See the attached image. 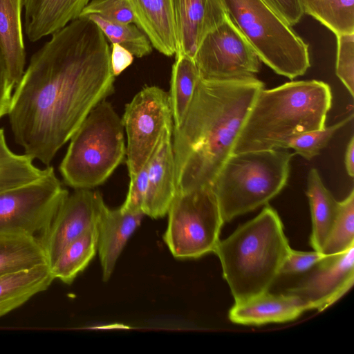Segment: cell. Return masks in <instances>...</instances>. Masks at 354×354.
Masks as SVG:
<instances>
[{
	"label": "cell",
	"mask_w": 354,
	"mask_h": 354,
	"mask_svg": "<svg viewBox=\"0 0 354 354\" xmlns=\"http://www.w3.org/2000/svg\"><path fill=\"white\" fill-rule=\"evenodd\" d=\"M111 50L99 26L78 17L30 57L8 113L15 142L46 167L90 111L113 93Z\"/></svg>",
	"instance_id": "obj_1"
},
{
	"label": "cell",
	"mask_w": 354,
	"mask_h": 354,
	"mask_svg": "<svg viewBox=\"0 0 354 354\" xmlns=\"http://www.w3.org/2000/svg\"><path fill=\"white\" fill-rule=\"evenodd\" d=\"M264 84L256 77L232 81L199 78L180 125L173 127L176 192L211 186L233 149Z\"/></svg>",
	"instance_id": "obj_2"
},
{
	"label": "cell",
	"mask_w": 354,
	"mask_h": 354,
	"mask_svg": "<svg viewBox=\"0 0 354 354\" xmlns=\"http://www.w3.org/2000/svg\"><path fill=\"white\" fill-rule=\"evenodd\" d=\"M332 98L330 86L315 80L262 88L251 106L233 153L286 149L291 138L324 128Z\"/></svg>",
	"instance_id": "obj_3"
},
{
	"label": "cell",
	"mask_w": 354,
	"mask_h": 354,
	"mask_svg": "<svg viewBox=\"0 0 354 354\" xmlns=\"http://www.w3.org/2000/svg\"><path fill=\"white\" fill-rule=\"evenodd\" d=\"M290 249L279 214L268 204L220 240L214 252L235 303L268 291Z\"/></svg>",
	"instance_id": "obj_4"
},
{
	"label": "cell",
	"mask_w": 354,
	"mask_h": 354,
	"mask_svg": "<svg viewBox=\"0 0 354 354\" xmlns=\"http://www.w3.org/2000/svg\"><path fill=\"white\" fill-rule=\"evenodd\" d=\"M295 154L286 149L232 153L212 184L223 222L276 196L287 183Z\"/></svg>",
	"instance_id": "obj_5"
},
{
	"label": "cell",
	"mask_w": 354,
	"mask_h": 354,
	"mask_svg": "<svg viewBox=\"0 0 354 354\" xmlns=\"http://www.w3.org/2000/svg\"><path fill=\"white\" fill-rule=\"evenodd\" d=\"M70 140L59 171L65 183L77 189L103 183L126 156L122 120L105 100L90 111Z\"/></svg>",
	"instance_id": "obj_6"
},
{
	"label": "cell",
	"mask_w": 354,
	"mask_h": 354,
	"mask_svg": "<svg viewBox=\"0 0 354 354\" xmlns=\"http://www.w3.org/2000/svg\"><path fill=\"white\" fill-rule=\"evenodd\" d=\"M228 17L276 73L293 80L310 66L308 45L263 0H221Z\"/></svg>",
	"instance_id": "obj_7"
},
{
	"label": "cell",
	"mask_w": 354,
	"mask_h": 354,
	"mask_svg": "<svg viewBox=\"0 0 354 354\" xmlns=\"http://www.w3.org/2000/svg\"><path fill=\"white\" fill-rule=\"evenodd\" d=\"M163 240L172 255L196 259L214 252L224 223L211 186L176 192Z\"/></svg>",
	"instance_id": "obj_8"
},
{
	"label": "cell",
	"mask_w": 354,
	"mask_h": 354,
	"mask_svg": "<svg viewBox=\"0 0 354 354\" xmlns=\"http://www.w3.org/2000/svg\"><path fill=\"white\" fill-rule=\"evenodd\" d=\"M50 166L41 178L0 192V234L33 236L41 242L68 195Z\"/></svg>",
	"instance_id": "obj_9"
},
{
	"label": "cell",
	"mask_w": 354,
	"mask_h": 354,
	"mask_svg": "<svg viewBox=\"0 0 354 354\" xmlns=\"http://www.w3.org/2000/svg\"><path fill=\"white\" fill-rule=\"evenodd\" d=\"M122 120L127 137V164L131 178L149 162L165 131L173 126L169 94L158 86L145 87L126 105Z\"/></svg>",
	"instance_id": "obj_10"
},
{
	"label": "cell",
	"mask_w": 354,
	"mask_h": 354,
	"mask_svg": "<svg viewBox=\"0 0 354 354\" xmlns=\"http://www.w3.org/2000/svg\"><path fill=\"white\" fill-rule=\"evenodd\" d=\"M194 60L200 77L211 81L255 77L261 62L253 47L228 15L205 36Z\"/></svg>",
	"instance_id": "obj_11"
},
{
	"label": "cell",
	"mask_w": 354,
	"mask_h": 354,
	"mask_svg": "<svg viewBox=\"0 0 354 354\" xmlns=\"http://www.w3.org/2000/svg\"><path fill=\"white\" fill-rule=\"evenodd\" d=\"M354 282V245L327 256L288 292L299 297L308 310L322 311L343 297Z\"/></svg>",
	"instance_id": "obj_12"
},
{
	"label": "cell",
	"mask_w": 354,
	"mask_h": 354,
	"mask_svg": "<svg viewBox=\"0 0 354 354\" xmlns=\"http://www.w3.org/2000/svg\"><path fill=\"white\" fill-rule=\"evenodd\" d=\"M103 202L100 192L88 189L68 195L41 241L50 266L67 245L96 226Z\"/></svg>",
	"instance_id": "obj_13"
},
{
	"label": "cell",
	"mask_w": 354,
	"mask_h": 354,
	"mask_svg": "<svg viewBox=\"0 0 354 354\" xmlns=\"http://www.w3.org/2000/svg\"><path fill=\"white\" fill-rule=\"evenodd\" d=\"M177 50L175 57L194 59L205 36L227 17L221 0H173Z\"/></svg>",
	"instance_id": "obj_14"
},
{
	"label": "cell",
	"mask_w": 354,
	"mask_h": 354,
	"mask_svg": "<svg viewBox=\"0 0 354 354\" xmlns=\"http://www.w3.org/2000/svg\"><path fill=\"white\" fill-rule=\"evenodd\" d=\"M173 126L164 132L149 161L147 189L143 213L151 218L165 216L176 193L171 141Z\"/></svg>",
	"instance_id": "obj_15"
},
{
	"label": "cell",
	"mask_w": 354,
	"mask_h": 354,
	"mask_svg": "<svg viewBox=\"0 0 354 354\" xmlns=\"http://www.w3.org/2000/svg\"><path fill=\"white\" fill-rule=\"evenodd\" d=\"M144 215L142 212L124 211L120 207L110 209L104 202L102 203L96 229L104 281L110 279L122 251Z\"/></svg>",
	"instance_id": "obj_16"
},
{
	"label": "cell",
	"mask_w": 354,
	"mask_h": 354,
	"mask_svg": "<svg viewBox=\"0 0 354 354\" xmlns=\"http://www.w3.org/2000/svg\"><path fill=\"white\" fill-rule=\"evenodd\" d=\"M308 310L307 305L297 295L267 291L235 303L229 312V318L239 324L262 325L294 320Z\"/></svg>",
	"instance_id": "obj_17"
},
{
	"label": "cell",
	"mask_w": 354,
	"mask_h": 354,
	"mask_svg": "<svg viewBox=\"0 0 354 354\" xmlns=\"http://www.w3.org/2000/svg\"><path fill=\"white\" fill-rule=\"evenodd\" d=\"M136 19L153 48L167 57L177 50L173 0H127Z\"/></svg>",
	"instance_id": "obj_18"
},
{
	"label": "cell",
	"mask_w": 354,
	"mask_h": 354,
	"mask_svg": "<svg viewBox=\"0 0 354 354\" xmlns=\"http://www.w3.org/2000/svg\"><path fill=\"white\" fill-rule=\"evenodd\" d=\"M91 0H23L25 32L31 42L51 35L78 18Z\"/></svg>",
	"instance_id": "obj_19"
},
{
	"label": "cell",
	"mask_w": 354,
	"mask_h": 354,
	"mask_svg": "<svg viewBox=\"0 0 354 354\" xmlns=\"http://www.w3.org/2000/svg\"><path fill=\"white\" fill-rule=\"evenodd\" d=\"M23 0H0V49L10 81L19 82L26 64L21 12Z\"/></svg>",
	"instance_id": "obj_20"
},
{
	"label": "cell",
	"mask_w": 354,
	"mask_h": 354,
	"mask_svg": "<svg viewBox=\"0 0 354 354\" xmlns=\"http://www.w3.org/2000/svg\"><path fill=\"white\" fill-rule=\"evenodd\" d=\"M54 279L49 264L0 277V317L46 290Z\"/></svg>",
	"instance_id": "obj_21"
},
{
	"label": "cell",
	"mask_w": 354,
	"mask_h": 354,
	"mask_svg": "<svg viewBox=\"0 0 354 354\" xmlns=\"http://www.w3.org/2000/svg\"><path fill=\"white\" fill-rule=\"evenodd\" d=\"M306 196L312 218L310 245L315 250L321 252L337 218L339 202L324 186L315 168L308 175Z\"/></svg>",
	"instance_id": "obj_22"
},
{
	"label": "cell",
	"mask_w": 354,
	"mask_h": 354,
	"mask_svg": "<svg viewBox=\"0 0 354 354\" xmlns=\"http://www.w3.org/2000/svg\"><path fill=\"white\" fill-rule=\"evenodd\" d=\"M49 264L42 243L37 238L0 234V277Z\"/></svg>",
	"instance_id": "obj_23"
},
{
	"label": "cell",
	"mask_w": 354,
	"mask_h": 354,
	"mask_svg": "<svg viewBox=\"0 0 354 354\" xmlns=\"http://www.w3.org/2000/svg\"><path fill=\"white\" fill-rule=\"evenodd\" d=\"M97 252L96 226L73 240L50 266L53 277L70 284L82 272Z\"/></svg>",
	"instance_id": "obj_24"
},
{
	"label": "cell",
	"mask_w": 354,
	"mask_h": 354,
	"mask_svg": "<svg viewBox=\"0 0 354 354\" xmlns=\"http://www.w3.org/2000/svg\"><path fill=\"white\" fill-rule=\"evenodd\" d=\"M200 75L194 59L187 56L176 57L172 66L170 106L174 127L182 122L193 98Z\"/></svg>",
	"instance_id": "obj_25"
},
{
	"label": "cell",
	"mask_w": 354,
	"mask_h": 354,
	"mask_svg": "<svg viewBox=\"0 0 354 354\" xmlns=\"http://www.w3.org/2000/svg\"><path fill=\"white\" fill-rule=\"evenodd\" d=\"M33 158L19 155L8 147L3 129H0V192L38 180L45 176L50 166L40 169L33 164Z\"/></svg>",
	"instance_id": "obj_26"
},
{
	"label": "cell",
	"mask_w": 354,
	"mask_h": 354,
	"mask_svg": "<svg viewBox=\"0 0 354 354\" xmlns=\"http://www.w3.org/2000/svg\"><path fill=\"white\" fill-rule=\"evenodd\" d=\"M304 12L335 35L354 32V0H299Z\"/></svg>",
	"instance_id": "obj_27"
},
{
	"label": "cell",
	"mask_w": 354,
	"mask_h": 354,
	"mask_svg": "<svg viewBox=\"0 0 354 354\" xmlns=\"http://www.w3.org/2000/svg\"><path fill=\"white\" fill-rule=\"evenodd\" d=\"M85 17L95 22L111 44L123 46L134 57L141 58L152 52L149 38L136 24L111 22L95 14Z\"/></svg>",
	"instance_id": "obj_28"
},
{
	"label": "cell",
	"mask_w": 354,
	"mask_h": 354,
	"mask_svg": "<svg viewBox=\"0 0 354 354\" xmlns=\"http://www.w3.org/2000/svg\"><path fill=\"white\" fill-rule=\"evenodd\" d=\"M354 245V189L339 202L333 228L321 250L326 256L340 254Z\"/></svg>",
	"instance_id": "obj_29"
},
{
	"label": "cell",
	"mask_w": 354,
	"mask_h": 354,
	"mask_svg": "<svg viewBox=\"0 0 354 354\" xmlns=\"http://www.w3.org/2000/svg\"><path fill=\"white\" fill-rule=\"evenodd\" d=\"M353 119V114L339 122L322 129L298 134L291 138L286 145V149H292L306 160H311L319 154L325 148L335 133L348 122Z\"/></svg>",
	"instance_id": "obj_30"
},
{
	"label": "cell",
	"mask_w": 354,
	"mask_h": 354,
	"mask_svg": "<svg viewBox=\"0 0 354 354\" xmlns=\"http://www.w3.org/2000/svg\"><path fill=\"white\" fill-rule=\"evenodd\" d=\"M335 72L352 97L354 96V32L335 35Z\"/></svg>",
	"instance_id": "obj_31"
},
{
	"label": "cell",
	"mask_w": 354,
	"mask_h": 354,
	"mask_svg": "<svg viewBox=\"0 0 354 354\" xmlns=\"http://www.w3.org/2000/svg\"><path fill=\"white\" fill-rule=\"evenodd\" d=\"M95 14L117 24H134L136 19L127 0H91L79 17Z\"/></svg>",
	"instance_id": "obj_32"
},
{
	"label": "cell",
	"mask_w": 354,
	"mask_h": 354,
	"mask_svg": "<svg viewBox=\"0 0 354 354\" xmlns=\"http://www.w3.org/2000/svg\"><path fill=\"white\" fill-rule=\"evenodd\" d=\"M148 171L149 162L136 176L129 178L127 198L122 205L120 207L122 210L143 213V205L147 189Z\"/></svg>",
	"instance_id": "obj_33"
},
{
	"label": "cell",
	"mask_w": 354,
	"mask_h": 354,
	"mask_svg": "<svg viewBox=\"0 0 354 354\" xmlns=\"http://www.w3.org/2000/svg\"><path fill=\"white\" fill-rule=\"evenodd\" d=\"M327 256L321 252H301L290 250L280 269L279 274H295L310 270Z\"/></svg>",
	"instance_id": "obj_34"
},
{
	"label": "cell",
	"mask_w": 354,
	"mask_h": 354,
	"mask_svg": "<svg viewBox=\"0 0 354 354\" xmlns=\"http://www.w3.org/2000/svg\"><path fill=\"white\" fill-rule=\"evenodd\" d=\"M266 4L290 26L297 24L304 10L299 0H263Z\"/></svg>",
	"instance_id": "obj_35"
},
{
	"label": "cell",
	"mask_w": 354,
	"mask_h": 354,
	"mask_svg": "<svg viewBox=\"0 0 354 354\" xmlns=\"http://www.w3.org/2000/svg\"><path fill=\"white\" fill-rule=\"evenodd\" d=\"M14 88L0 49V119L9 112Z\"/></svg>",
	"instance_id": "obj_36"
},
{
	"label": "cell",
	"mask_w": 354,
	"mask_h": 354,
	"mask_svg": "<svg viewBox=\"0 0 354 354\" xmlns=\"http://www.w3.org/2000/svg\"><path fill=\"white\" fill-rule=\"evenodd\" d=\"M133 55L125 48L118 44H111L110 54L111 68L113 75H120L133 62Z\"/></svg>",
	"instance_id": "obj_37"
},
{
	"label": "cell",
	"mask_w": 354,
	"mask_h": 354,
	"mask_svg": "<svg viewBox=\"0 0 354 354\" xmlns=\"http://www.w3.org/2000/svg\"><path fill=\"white\" fill-rule=\"evenodd\" d=\"M354 137L352 136L346 149L345 167L347 174L351 178L354 176Z\"/></svg>",
	"instance_id": "obj_38"
}]
</instances>
